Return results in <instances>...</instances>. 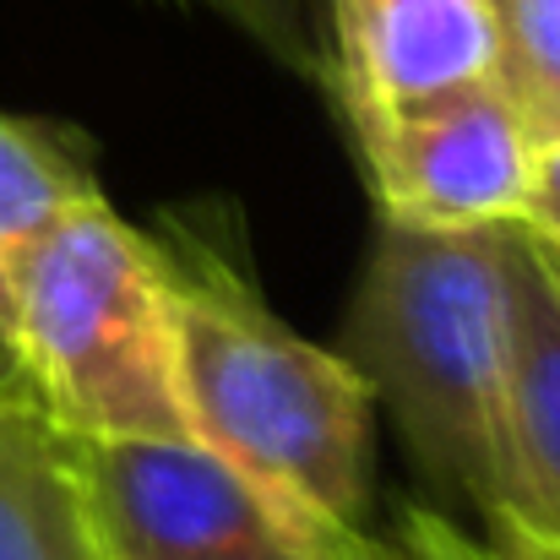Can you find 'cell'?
<instances>
[{
    "label": "cell",
    "mask_w": 560,
    "mask_h": 560,
    "mask_svg": "<svg viewBox=\"0 0 560 560\" xmlns=\"http://www.w3.org/2000/svg\"><path fill=\"white\" fill-rule=\"evenodd\" d=\"M153 240L170 267L190 435L305 534L365 528L371 392L354 365L272 316L234 223L175 207Z\"/></svg>",
    "instance_id": "1"
},
{
    "label": "cell",
    "mask_w": 560,
    "mask_h": 560,
    "mask_svg": "<svg viewBox=\"0 0 560 560\" xmlns=\"http://www.w3.org/2000/svg\"><path fill=\"white\" fill-rule=\"evenodd\" d=\"M512 223H381L343 322V360L408 441L435 490L468 501L479 539L512 550L528 528L512 446Z\"/></svg>",
    "instance_id": "2"
},
{
    "label": "cell",
    "mask_w": 560,
    "mask_h": 560,
    "mask_svg": "<svg viewBox=\"0 0 560 560\" xmlns=\"http://www.w3.org/2000/svg\"><path fill=\"white\" fill-rule=\"evenodd\" d=\"M0 322L33 397L60 430L196 441L164 250L104 196L60 212L16 256Z\"/></svg>",
    "instance_id": "3"
},
{
    "label": "cell",
    "mask_w": 560,
    "mask_h": 560,
    "mask_svg": "<svg viewBox=\"0 0 560 560\" xmlns=\"http://www.w3.org/2000/svg\"><path fill=\"white\" fill-rule=\"evenodd\" d=\"M66 446L104 560H294L327 545L201 441L66 430Z\"/></svg>",
    "instance_id": "4"
},
{
    "label": "cell",
    "mask_w": 560,
    "mask_h": 560,
    "mask_svg": "<svg viewBox=\"0 0 560 560\" xmlns=\"http://www.w3.org/2000/svg\"><path fill=\"white\" fill-rule=\"evenodd\" d=\"M381 223L402 229H485L517 223L534 142L506 82L490 71L452 93L419 98L354 131Z\"/></svg>",
    "instance_id": "5"
},
{
    "label": "cell",
    "mask_w": 560,
    "mask_h": 560,
    "mask_svg": "<svg viewBox=\"0 0 560 560\" xmlns=\"http://www.w3.org/2000/svg\"><path fill=\"white\" fill-rule=\"evenodd\" d=\"M495 0H332V82L349 126L495 71Z\"/></svg>",
    "instance_id": "6"
},
{
    "label": "cell",
    "mask_w": 560,
    "mask_h": 560,
    "mask_svg": "<svg viewBox=\"0 0 560 560\" xmlns=\"http://www.w3.org/2000/svg\"><path fill=\"white\" fill-rule=\"evenodd\" d=\"M512 283V446L528 528L501 560H560V294L545 278L534 240L506 234Z\"/></svg>",
    "instance_id": "7"
},
{
    "label": "cell",
    "mask_w": 560,
    "mask_h": 560,
    "mask_svg": "<svg viewBox=\"0 0 560 560\" xmlns=\"http://www.w3.org/2000/svg\"><path fill=\"white\" fill-rule=\"evenodd\" d=\"M0 560H104L66 430L33 392H0Z\"/></svg>",
    "instance_id": "8"
},
{
    "label": "cell",
    "mask_w": 560,
    "mask_h": 560,
    "mask_svg": "<svg viewBox=\"0 0 560 560\" xmlns=\"http://www.w3.org/2000/svg\"><path fill=\"white\" fill-rule=\"evenodd\" d=\"M88 196H98V175L77 131L0 109V311L16 256Z\"/></svg>",
    "instance_id": "9"
},
{
    "label": "cell",
    "mask_w": 560,
    "mask_h": 560,
    "mask_svg": "<svg viewBox=\"0 0 560 560\" xmlns=\"http://www.w3.org/2000/svg\"><path fill=\"white\" fill-rule=\"evenodd\" d=\"M495 77L506 82L523 131L539 153L560 142V0H495Z\"/></svg>",
    "instance_id": "10"
},
{
    "label": "cell",
    "mask_w": 560,
    "mask_h": 560,
    "mask_svg": "<svg viewBox=\"0 0 560 560\" xmlns=\"http://www.w3.org/2000/svg\"><path fill=\"white\" fill-rule=\"evenodd\" d=\"M170 11H201L229 22L234 33H245L256 49H267L278 66H289L294 77H322V55L305 22V0H153Z\"/></svg>",
    "instance_id": "11"
},
{
    "label": "cell",
    "mask_w": 560,
    "mask_h": 560,
    "mask_svg": "<svg viewBox=\"0 0 560 560\" xmlns=\"http://www.w3.org/2000/svg\"><path fill=\"white\" fill-rule=\"evenodd\" d=\"M386 539H392L397 560H501L485 539L463 534L452 517H441V512H419V506L397 512V523H392Z\"/></svg>",
    "instance_id": "12"
},
{
    "label": "cell",
    "mask_w": 560,
    "mask_h": 560,
    "mask_svg": "<svg viewBox=\"0 0 560 560\" xmlns=\"http://www.w3.org/2000/svg\"><path fill=\"white\" fill-rule=\"evenodd\" d=\"M517 229L534 234L539 245H556L560 250V142L534 153L528 190H523V207H517Z\"/></svg>",
    "instance_id": "13"
},
{
    "label": "cell",
    "mask_w": 560,
    "mask_h": 560,
    "mask_svg": "<svg viewBox=\"0 0 560 560\" xmlns=\"http://www.w3.org/2000/svg\"><path fill=\"white\" fill-rule=\"evenodd\" d=\"M294 560H397V550H392V539L354 528V534L327 539V545H316V550H305V556H294Z\"/></svg>",
    "instance_id": "14"
},
{
    "label": "cell",
    "mask_w": 560,
    "mask_h": 560,
    "mask_svg": "<svg viewBox=\"0 0 560 560\" xmlns=\"http://www.w3.org/2000/svg\"><path fill=\"white\" fill-rule=\"evenodd\" d=\"M0 392H33L27 375H22V365H16V349H11L5 327H0Z\"/></svg>",
    "instance_id": "15"
},
{
    "label": "cell",
    "mask_w": 560,
    "mask_h": 560,
    "mask_svg": "<svg viewBox=\"0 0 560 560\" xmlns=\"http://www.w3.org/2000/svg\"><path fill=\"white\" fill-rule=\"evenodd\" d=\"M528 240H534V234H528ZM534 256H539V267H545V278L556 283V294H560V250H556V245H539V240H534Z\"/></svg>",
    "instance_id": "16"
}]
</instances>
